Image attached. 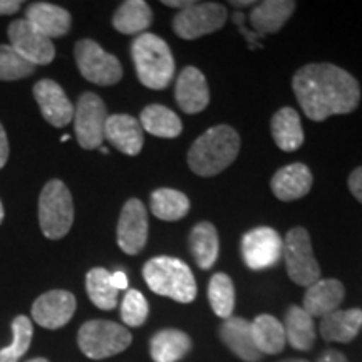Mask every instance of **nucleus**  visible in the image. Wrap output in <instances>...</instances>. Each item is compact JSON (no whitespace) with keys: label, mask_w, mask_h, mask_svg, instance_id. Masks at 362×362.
<instances>
[{"label":"nucleus","mask_w":362,"mask_h":362,"mask_svg":"<svg viewBox=\"0 0 362 362\" xmlns=\"http://www.w3.org/2000/svg\"><path fill=\"white\" fill-rule=\"evenodd\" d=\"M139 124L143 131L158 138H176L183 131V124L176 112L161 104H149L141 111Z\"/></svg>","instance_id":"c85d7f7f"},{"label":"nucleus","mask_w":362,"mask_h":362,"mask_svg":"<svg viewBox=\"0 0 362 362\" xmlns=\"http://www.w3.org/2000/svg\"><path fill=\"white\" fill-rule=\"evenodd\" d=\"M362 327V310L337 309L320 320V336L327 342L347 344L354 339Z\"/></svg>","instance_id":"5701e85b"},{"label":"nucleus","mask_w":362,"mask_h":362,"mask_svg":"<svg viewBox=\"0 0 362 362\" xmlns=\"http://www.w3.org/2000/svg\"><path fill=\"white\" fill-rule=\"evenodd\" d=\"M8 151H11V148H8L7 133L6 129H4V126L0 124V170L6 166V163L8 160Z\"/></svg>","instance_id":"4c0bfd02"},{"label":"nucleus","mask_w":362,"mask_h":362,"mask_svg":"<svg viewBox=\"0 0 362 362\" xmlns=\"http://www.w3.org/2000/svg\"><path fill=\"white\" fill-rule=\"evenodd\" d=\"M33 322L27 315H17L12 322V344L0 349V362H19L33 342Z\"/></svg>","instance_id":"72a5a7b5"},{"label":"nucleus","mask_w":362,"mask_h":362,"mask_svg":"<svg viewBox=\"0 0 362 362\" xmlns=\"http://www.w3.org/2000/svg\"><path fill=\"white\" fill-rule=\"evenodd\" d=\"M284 362H307L304 359H291V361H284Z\"/></svg>","instance_id":"49530a36"},{"label":"nucleus","mask_w":362,"mask_h":362,"mask_svg":"<svg viewBox=\"0 0 362 362\" xmlns=\"http://www.w3.org/2000/svg\"><path fill=\"white\" fill-rule=\"evenodd\" d=\"M131 57L143 86L155 90L168 88L175 76V59L165 40L149 33L138 35L131 47Z\"/></svg>","instance_id":"7ed1b4c3"},{"label":"nucleus","mask_w":362,"mask_h":362,"mask_svg":"<svg viewBox=\"0 0 362 362\" xmlns=\"http://www.w3.org/2000/svg\"><path fill=\"white\" fill-rule=\"evenodd\" d=\"M74 221V203L71 192L61 180H51L39 197V225L49 240L69 233Z\"/></svg>","instance_id":"39448f33"},{"label":"nucleus","mask_w":362,"mask_h":362,"mask_svg":"<svg viewBox=\"0 0 362 362\" xmlns=\"http://www.w3.org/2000/svg\"><path fill=\"white\" fill-rule=\"evenodd\" d=\"M4 221V206H2V202H0V223Z\"/></svg>","instance_id":"a18cd8bd"},{"label":"nucleus","mask_w":362,"mask_h":362,"mask_svg":"<svg viewBox=\"0 0 362 362\" xmlns=\"http://www.w3.org/2000/svg\"><path fill=\"white\" fill-rule=\"evenodd\" d=\"M107 117L106 104L98 94L84 93L79 98L74 107V131L81 148H101Z\"/></svg>","instance_id":"9d476101"},{"label":"nucleus","mask_w":362,"mask_h":362,"mask_svg":"<svg viewBox=\"0 0 362 362\" xmlns=\"http://www.w3.org/2000/svg\"><path fill=\"white\" fill-rule=\"evenodd\" d=\"M27 362H49V361L44 359V357H35V359H30V361H27Z\"/></svg>","instance_id":"c03bdc74"},{"label":"nucleus","mask_w":362,"mask_h":362,"mask_svg":"<svg viewBox=\"0 0 362 362\" xmlns=\"http://www.w3.org/2000/svg\"><path fill=\"white\" fill-rule=\"evenodd\" d=\"M292 88L305 116L312 121L349 115L361 101V88L354 76L329 62L298 69Z\"/></svg>","instance_id":"f257e3e1"},{"label":"nucleus","mask_w":362,"mask_h":362,"mask_svg":"<svg viewBox=\"0 0 362 362\" xmlns=\"http://www.w3.org/2000/svg\"><path fill=\"white\" fill-rule=\"evenodd\" d=\"M272 192L282 202H293L305 197L312 188V173L302 163L280 168L270 181Z\"/></svg>","instance_id":"aec40b11"},{"label":"nucleus","mask_w":362,"mask_h":362,"mask_svg":"<svg viewBox=\"0 0 362 362\" xmlns=\"http://www.w3.org/2000/svg\"><path fill=\"white\" fill-rule=\"evenodd\" d=\"M228 12L221 4L192 2L173 19V30L181 39L194 40L225 25Z\"/></svg>","instance_id":"1a4fd4ad"},{"label":"nucleus","mask_w":362,"mask_h":362,"mask_svg":"<svg viewBox=\"0 0 362 362\" xmlns=\"http://www.w3.org/2000/svg\"><path fill=\"white\" fill-rule=\"evenodd\" d=\"M86 291L94 305L101 310H112L117 305V292L111 284V272L103 267L89 270L86 275Z\"/></svg>","instance_id":"2f4dec72"},{"label":"nucleus","mask_w":362,"mask_h":362,"mask_svg":"<svg viewBox=\"0 0 362 362\" xmlns=\"http://www.w3.org/2000/svg\"><path fill=\"white\" fill-rule=\"evenodd\" d=\"M111 284L117 292L126 291V288H128V277H126L124 272L117 270L115 274H111Z\"/></svg>","instance_id":"ea45409f"},{"label":"nucleus","mask_w":362,"mask_h":362,"mask_svg":"<svg viewBox=\"0 0 362 362\" xmlns=\"http://www.w3.org/2000/svg\"><path fill=\"white\" fill-rule=\"evenodd\" d=\"M220 337L225 346L245 362H257L262 359L252 336V322L242 317H230L220 327Z\"/></svg>","instance_id":"412c9836"},{"label":"nucleus","mask_w":362,"mask_h":362,"mask_svg":"<svg viewBox=\"0 0 362 362\" xmlns=\"http://www.w3.org/2000/svg\"><path fill=\"white\" fill-rule=\"evenodd\" d=\"M165 4L166 7H175V8H185V7H188L189 4H192V0H176V2H171V0H166V2H163Z\"/></svg>","instance_id":"79ce46f5"},{"label":"nucleus","mask_w":362,"mask_h":362,"mask_svg":"<svg viewBox=\"0 0 362 362\" xmlns=\"http://www.w3.org/2000/svg\"><path fill=\"white\" fill-rule=\"evenodd\" d=\"M151 211L160 220H181L189 211V200L178 189L160 188L151 193Z\"/></svg>","instance_id":"7c9ffc66"},{"label":"nucleus","mask_w":362,"mask_h":362,"mask_svg":"<svg viewBox=\"0 0 362 362\" xmlns=\"http://www.w3.org/2000/svg\"><path fill=\"white\" fill-rule=\"evenodd\" d=\"M284 253V240L270 226H259L242 238V257L248 269L264 270L279 264Z\"/></svg>","instance_id":"f8f14e48"},{"label":"nucleus","mask_w":362,"mask_h":362,"mask_svg":"<svg viewBox=\"0 0 362 362\" xmlns=\"http://www.w3.org/2000/svg\"><path fill=\"white\" fill-rule=\"evenodd\" d=\"M35 66L22 59L11 45L0 44V81H17L34 74Z\"/></svg>","instance_id":"f704fd0d"},{"label":"nucleus","mask_w":362,"mask_h":362,"mask_svg":"<svg viewBox=\"0 0 362 362\" xmlns=\"http://www.w3.org/2000/svg\"><path fill=\"white\" fill-rule=\"evenodd\" d=\"M153 22L151 7L143 0L123 2L112 17V25L117 33L124 35L144 34Z\"/></svg>","instance_id":"a878e982"},{"label":"nucleus","mask_w":362,"mask_h":362,"mask_svg":"<svg viewBox=\"0 0 362 362\" xmlns=\"http://www.w3.org/2000/svg\"><path fill=\"white\" fill-rule=\"evenodd\" d=\"M131 332L111 320H88L78 332V346L89 359H106L131 346Z\"/></svg>","instance_id":"423d86ee"},{"label":"nucleus","mask_w":362,"mask_h":362,"mask_svg":"<svg viewBox=\"0 0 362 362\" xmlns=\"http://www.w3.org/2000/svg\"><path fill=\"white\" fill-rule=\"evenodd\" d=\"M34 98L44 119L54 128H64L74 119V106L56 81L40 79L34 86Z\"/></svg>","instance_id":"4468645a"},{"label":"nucleus","mask_w":362,"mask_h":362,"mask_svg":"<svg viewBox=\"0 0 362 362\" xmlns=\"http://www.w3.org/2000/svg\"><path fill=\"white\" fill-rule=\"evenodd\" d=\"M7 33L11 47L33 66H47L56 57V47H54L52 40L40 34L25 19L13 21L8 25Z\"/></svg>","instance_id":"9b49d317"},{"label":"nucleus","mask_w":362,"mask_h":362,"mask_svg":"<svg viewBox=\"0 0 362 362\" xmlns=\"http://www.w3.org/2000/svg\"><path fill=\"white\" fill-rule=\"evenodd\" d=\"M319 362H347L346 356L337 351H327L319 357Z\"/></svg>","instance_id":"a19ab883"},{"label":"nucleus","mask_w":362,"mask_h":362,"mask_svg":"<svg viewBox=\"0 0 362 362\" xmlns=\"http://www.w3.org/2000/svg\"><path fill=\"white\" fill-rule=\"evenodd\" d=\"M285 339L297 351H310L315 341L314 319L298 305L288 307L285 314Z\"/></svg>","instance_id":"cd10ccee"},{"label":"nucleus","mask_w":362,"mask_h":362,"mask_svg":"<svg viewBox=\"0 0 362 362\" xmlns=\"http://www.w3.org/2000/svg\"><path fill=\"white\" fill-rule=\"evenodd\" d=\"M24 2L21 0H0V16H12V13L19 12Z\"/></svg>","instance_id":"58836bf2"},{"label":"nucleus","mask_w":362,"mask_h":362,"mask_svg":"<svg viewBox=\"0 0 362 362\" xmlns=\"http://www.w3.org/2000/svg\"><path fill=\"white\" fill-rule=\"evenodd\" d=\"M175 98L180 110L187 115L202 112L210 103V89L205 74L197 67H185L176 81Z\"/></svg>","instance_id":"dca6fc26"},{"label":"nucleus","mask_w":362,"mask_h":362,"mask_svg":"<svg viewBox=\"0 0 362 362\" xmlns=\"http://www.w3.org/2000/svg\"><path fill=\"white\" fill-rule=\"evenodd\" d=\"M284 255L288 277L302 287H310L320 280V267L312 252L310 237L305 228H292L284 242Z\"/></svg>","instance_id":"6e6552de"},{"label":"nucleus","mask_w":362,"mask_h":362,"mask_svg":"<svg viewBox=\"0 0 362 362\" xmlns=\"http://www.w3.org/2000/svg\"><path fill=\"white\" fill-rule=\"evenodd\" d=\"M104 139L128 156L141 153L144 136L143 128L136 117L129 115H112L107 117L104 128Z\"/></svg>","instance_id":"f3484780"},{"label":"nucleus","mask_w":362,"mask_h":362,"mask_svg":"<svg viewBox=\"0 0 362 362\" xmlns=\"http://www.w3.org/2000/svg\"><path fill=\"white\" fill-rule=\"evenodd\" d=\"M192 349V339L180 329H163L149 341V354L155 362H178Z\"/></svg>","instance_id":"4be33fe9"},{"label":"nucleus","mask_w":362,"mask_h":362,"mask_svg":"<svg viewBox=\"0 0 362 362\" xmlns=\"http://www.w3.org/2000/svg\"><path fill=\"white\" fill-rule=\"evenodd\" d=\"M296 11V2L291 0H267L253 7L250 22L253 29L264 34H274L284 27Z\"/></svg>","instance_id":"393cba45"},{"label":"nucleus","mask_w":362,"mask_h":362,"mask_svg":"<svg viewBox=\"0 0 362 362\" xmlns=\"http://www.w3.org/2000/svg\"><path fill=\"white\" fill-rule=\"evenodd\" d=\"M189 248L197 265L203 270L211 269L215 265L220 253V242L216 228L210 221H202L189 233Z\"/></svg>","instance_id":"bb28decb"},{"label":"nucleus","mask_w":362,"mask_h":362,"mask_svg":"<svg viewBox=\"0 0 362 362\" xmlns=\"http://www.w3.org/2000/svg\"><path fill=\"white\" fill-rule=\"evenodd\" d=\"M252 336L260 354H279L285 347L284 324L274 315L262 314L252 322Z\"/></svg>","instance_id":"c756f323"},{"label":"nucleus","mask_w":362,"mask_h":362,"mask_svg":"<svg viewBox=\"0 0 362 362\" xmlns=\"http://www.w3.org/2000/svg\"><path fill=\"white\" fill-rule=\"evenodd\" d=\"M349 189L354 194L356 200L362 203V166L356 168L349 176Z\"/></svg>","instance_id":"e433bc0d"},{"label":"nucleus","mask_w":362,"mask_h":362,"mask_svg":"<svg viewBox=\"0 0 362 362\" xmlns=\"http://www.w3.org/2000/svg\"><path fill=\"white\" fill-rule=\"evenodd\" d=\"M149 314V307L144 296L139 291L126 292V296L121 302V319L128 327H139L146 322Z\"/></svg>","instance_id":"c9c22d12"},{"label":"nucleus","mask_w":362,"mask_h":362,"mask_svg":"<svg viewBox=\"0 0 362 362\" xmlns=\"http://www.w3.org/2000/svg\"><path fill=\"white\" fill-rule=\"evenodd\" d=\"M232 4H233V6H237V7H247V6H253L255 2H248V0H247V2H232Z\"/></svg>","instance_id":"37998d69"},{"label":"nucleus","mask_w":362,"mask_h":362,"mask_svg":"<svg viewBox=\"0 0 362 362\" xmlns=\"http://www.w3.org/2000/svg\"><path fill=\"white\" fill-rule=\"evenodd\" d=\"M61 139H62V143H66V141H67V139H69V136H67V134H64V136H62V138H61Z\"/></svg>","instance_id":"de8ad7c7"},{"label":"nucleus","mask_w":362,"mask_h":362,"mask_svg":"<svg viewBox=\"0 0 362 362\" xmlns=\"http://www.w3.org/2000/svg\"><path fill=\"white\" fill-rule=\"evenodd\" d=\"M25 21L51 40L66 35L72 24L71 13L66 8L47 2H35L27 7Z\"/></svg>","instance_id":"6ab92c4d"},{"label":"nucleus","mask_w":362,"mask_h":362,"mask_svg":"<svg viewBox=\"0 0 362 362\" xmlns=\"http://www.w3.org/2000/svg\"><path fill=\"white\" fill-rule=\"evenodd\" d=\"M148 242V214L143 202H126L117 221V245L128 255H138Z\"/></svg>","instance_id":"ddd939ff"},{"label":"nucleus","mask_w":362,"mask_h":362,"mask_svg":"<svg viewBox=\"0 0 362 362\" xmlns=\"http://www.w3.org/2000/svg\"><path fill=\"white\" fill-rule=\"evenodd\" d=\"M143 277L153 292L180 304H189L197 297V282L192 270L185 262L173 257H156L146 262Z\"/></svg>","instance_id":"20e7f679"},{"label":"nucleus","mask_w":362,"mask_h":362,"mask_svg":"<svg viewBox=\"0 0 362 362\" xmlns=\"http://www.w3.org/2000/svg\"><path fill=\"white\" fill-rule=\"evenodd\" d=\"M76 312V297L67 291H49L35 298L33 319L44 329H61Z\"/></svg>","instance_id":"2eb2a0df"},{"label":"nucleus","mask_w":362,"mask_h":362,"mask_svg":"<svg viewBox=\"0 0 362 362\" xmlns=\"http://www.w3.org/2000/svg\"><path fill=\"white\" fill-rule=\"evenodd\" d=\"M274 141L282 151H296L304 144L300 116L292 107H282L275 112L270 123Z\"/></svg>","instance_id":"b1692460"},{"label":"nucleus","mask_w":362,"mask_h":362,"mask_svg":"<svg viewBox=\"0 0 362 362\" xmlns=\"http://www.w3.org/2000/svg\"><path fill=\"white\" fill-rule=\"evenodd\" d=\"M76 64L84 79L98 86H112L123 78V67L116 56L106 52L98 42L83 39L74 47Z\"/></svg>","instance_id":"0eeeda50"},{"label":"nucleus","mask_w":362,"mask_h":362,"mask_svg":"<svg viewBox=\"0 0 362 362\" xmlns=\"http://www.w3.org/2000/svg\"><path fill=\"white\" fill-rule=\"evenodd\" d=\"M208 300L221 319H230L235 309V287L226 274H215L208 284Z\"/></svg>","instance_id":"473e14b6"},{"label":"nucleus","mask_w":362,"mask_h":362,"mask_svg":"<svg viewBox=\"0 0 362 362\" xmlns=\"http://www.w3.org/2000/svg\"><path fill=\"white\" fill-rule=\"evenodd\" d=\"M240 136L232 126L220 124L205 131L188 153V165L194 175L215 176L237 160Z\"/></svg>","instance_id":"f03ea898"},{"label":"nucleus","mask_w":362,"mask_h":362,"mask_svg":"<svg viewBox=\"0 0 362 362\" xmlns=\"http://www.w3.org/2000/svg\"><path fill=\"white\" fill-rule=\"evenodd\" d=\"M344 291L342 282L336 279H320L307 288L304 297V309L312 319L314 317H325L339 309L342 304Z\"/></svg>","instance_id":"a211bd4d"}]
</instances>
